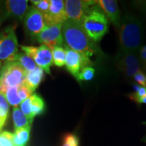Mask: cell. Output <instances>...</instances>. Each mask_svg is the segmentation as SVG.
Wrapping results in <instances>:
<instances>
[{"instance_id": "52a82bcc", "label": "cell", "mask_w": 146, "mask_h": 146, "mask_svg": "<svg viewBox=\"0 0 146 146\" xmlns=\"http://www.w3.org/2000/svg\"><path fill=\"white\" fill-rule=\"evenodd\" d=\"M62 24L53 25H45L42 31L36 36V41L52 50L57 46H63Z\"/></svg>"}, {"instance_id": "4dcf8cb0", "label": "cell", "mask_w": 146, "mask_h": 146, "mask_svg": "<svg viewBox=\"0 0 146 146\" xmlns=\"http://www.w3.org/2000/svg\"><path fill=\"white\" fill-rule=\"evenodd\" d=\"M138 104H146V95L144 97H143V98H141L139 100Z\"/></svg>"}, {"instance_id": "277c9868", "label": "cell", "mask_w": 146, "mask_h": 146, "mask_svg": "<svg viewBox=\"0 0 146 146\" xmlns=\"http://www.w3.org/2000/svg\"><path fill=\"white\" fill-rule=\"evenodd\" d=\"M27 72L17 61L4 64L0 69V93L4 95L10 87L23 85Z\"/></svg>"}, {"instance_id": "cb8c5ba5", "label": "cell", "mask_w": 146, "mask_h": 146, "mask_svg": "<svg viewBox=\"0 0 146 146\" xmlns=\"http://www.w3.org/2000/svg\"><path fill=\"white\" fill-rule=\"evenodd\" d=\"M0 146H16L14 141V133L9 131H0Z\"/></svg>"}, {"instance_id": "30bf717a", "label": "cell", "mask_w": 146, "mask_h": 146, "mask_svg": "<svg viewBox=\"0 0 146 146\" xmlns=\"http://www.w3.org/2000/svg\"><path fill=\"white\" fill-rule=\"evenodd\" d=\"M23 21L27 33L35 39L45 27L43 14L34 6L29 8Z\"/></svg>"}, {"instance_id": "f1b7e54d", "label": "cell", "mask_w": 146, "mask_h": 146, "mask_svg": "<svg viewBox=\"0 0 146 146\" xmlns=\"http://www.w3.org/2000/svg\"><path fill=\"white\" fill-rule=\"evenodd\" d=\"M146 95V87H141L137 91H135V92L132 93L129 95V97L130 98V99L133 101L137 103L139 100L141 98H143Z\"/></svg>"}, {"instance_id": "ac0fdd59", "label": "cell", "mask_w": 146, "mask_h": 146, "mask_svg": "<svg viewBox=\"0 0 146 146\" xmlns=\"http://www.w3.org/2000/svg\"><path fill=\"white\" fill-rule=\"evenodd\" d=\"M31 127H25L15 130L14 133V141L16 146H27L30 139Z\"/></svg>"}, {"instance_id": "603a6c76", "label": "cell", "mask_w": 146, "mask_h": 146, "mask_svg": "<svg viewBox=\"0 0 146 146\" xmlns=\"http://www.w3.org/2000/svg\"><path fill=\"white\" fill-rule=\"evenodd\" d=\"M95 69L91 66H85L81 69L78 76V81H91L95 76Z\"/></svg>"}, {"instance_id": "44dd1931", "label": "cell", "mask_w": 146, "mask_h": 146, "mask_svg": "<svg viewBox=\"0 0 146 146\" xmlns=\"http://www.w3.org/2000/svg\"><path fill=\"white\" fill-rule=\"evenodd\" d=\"M18 87H10L7 89L4 94L5 98L9 105L12 106L13 108L18 107V106L23 102L18 95Z\"/></svg>"}, {"instance_id": "8992f818", "label": "cell", "mask_w": 146, "mask_h": 146, "mask_svg": "<svg viewBox=\"0 0 146 146\" xmlns=\"http://www.w3.org/2000/svg\"><path fill=\"white\" fill-rule=\"evenodd\" d=\"M21 50L25 54L31 58L37 66L43 69V71L50 74V68L53 65L52 50L44 45L39 47L22 45Z\"/></svg>"}, {"instance_id": "9a60e30c", "label": "cell", "mask_w": 146, "mask_h": 146, "mask_svg": "<svg viewBox=\"0 0 146 146\" xmlns=\"http://www.w3.org/2000/svg\"><path fill=\"white\" fill-rule=\"evenodd\" d=\"M43 78H44V71L38 66L34 70L27 73L24 84L31 91L34 92L43 81Z\"/></svg>"}, {"instance_id": "7a4b0ae2", "label": "cell", "mask_w": 146, "mask_h": 146, "mask_svg": "<svg viewBox=\"0 0 146 146\" xmlns=\"http://www.w3.org/2000/svg\"><path fill=\"white\" fill-rule=\"evenodd\" d=\"M118 29V54L138 52L143 40V27L141 20L135 15L127 14L120 21Z\"/></svg>"}, {"instance_id": "ba28073f", "label": "cell", "mask_w": 146, "mask_h": 146, "mask_svg": "<svg viewBox=\"0 0 146 146\" xmlns=\"http://www.w3.org/2000/svg\"><path fill=\"white\" fill-rule=\"evenodd\" d=\"M116 66L118 70L128 77H133L135 74L142 70L141 69L138 52H126L118 54Z\"/></svg>"}, {"instance_id": "6da1fadb", "label": "cell", "mask_w": 146, "mask_h": 146, "mask_svg": "<svg viewBox=\"0 0 146 146\" xmlns=\"http://www.w3.org/2000/svg\"><path fill=\"white\" fill-rule=\"evenodd\" d=\"M62 31L65 45L81 56L83 68L92 65L91 58L96 51L95 43L85 33L81 23L67 20L62 24Z\"/></svg>"}, {"instance_id": "ffe728a7", "label": "cell", "mask_w": 146, "mask_h": 146, "mask_svg": "<svg viewBox=\"0 0 146 146\" xmlns=\"http://www.w3.org/2000/svg\"><path fill=\"white\" fill-rule=\"evenodd\" d=\"M53 64L56 66L62 67L65 65L66 50L64 46H57L52 50Z\"/></svg>"}, {"instance_id": "d6a6232c", "label": "cell", "mask_w": 146, "mask_h": 146, "mask_svg": "<svg viewBox=\"0 0 146 146\" xmlns=\"http://www.w3.org/2000/svg\"><path fill=\"white\" fill-rule=\"evenodd\" d=\"M143 124H144V125H146V122H145V123H143ZM144 141H145L146 142V136H145V139H144Z\"/></svg>"}, {"instance_id": "4316f807", "label": "cell", "mask_w": 146, "mask_h": 146, "mask_svg": "<svg viewBox=\"0 0 146 146\" xmlns=\"http://www.w3.org/2000/svg\"><path fill=\"white\" fill-rule=\"evenodd\" d=\"M62 146H78V139L74 134L69 133L64 137Z\"/></svg>"}, {"instance_id": "1f68e13d", "label": "cell", "mask_w": 146, "mask_h": 146, "mask_svg": "<svg viewBox=\"0 0 146 146\" xmlns=\"http://www.w3.org/2000/svg\"><path fill=\"white\" fill-rule=\"evenodd\" d=\"M4 125H5V124L3 123L1 120H0V131H1V129H2V128H3V126H4Z\"/></svg>"}, {"instance_id": "3957f363", "label": "cell", "mask_w": 146, "mask_h": 146, "mask_svg": "<svg viewBox=\"0 0 146 146\" xmlns=\"http://www.w3.org/2000/svg\"><path fill=\"white\" fill-rule=\"evenodd\" d=\"M81 25L85 33L94 43L101 41L108 31V20L97 4L88 9Z\"/></svg>"}, {"instance_id": "7c38bea8", "label": "cell", "mask_w": 146, "mask_h": 146, "mask_svg": "<svg viewBox=\"0 0 146 146\" xmlns=\"http://www.w3.org/2000/svg\"><path fill=\"white\" fill-rule=\"evenodd\" d=\"M96 2L103 11L108 20H110L113 25L118 29L121 18L117 1L114 0H98Z\"/></svg>"}, {"instance_id": "f546056e", "label": "cell", "mask_w": 146, "mask_h": 146, "mask_svg": "<svg viewBox=\"0 0 146 146\" xmlns=\"http://www.w3.org/2000/svg\"><path fill=\"white\" fill-rule=\"evenodd\" d=\"M133 78L135 80V81L139 84V85L146 87V74L143 71L141 70L138 72L133 76Z\"/></svg>"}, {"instance_id": "d4e9b609", "label": "cell", "mask_w": 146, "mask_h": 146, "mask_svg": "<svg viewBox=\"0 0 146 146\" xmlns=\"http://www.w3.org/2000/svg\"><path fill=\"white\" fill-rule=\"evenodd\" d=\"M34 7L36 10H39L43 16L47 14L50 9V0H37V1H31Z\"/></svg>"}, {"instance_id": "8fae6325", "label": "cell", "mask_w": 146, "mask_h": 146, "mask_svg": "<svg viewBox=\"0 0 146 146\" xmlns=\"http://www.w3.org/2000/svg\"><path fill=\"white\" fill-rule=\"evenodd\" d=\"M45 25L63 24L68 20L66 14L64 1L62 0H50L48 12L43 16Z\"/></svg>"}, {"instance_id": "484cf974", "label": "cell", "mask_w": 146, "mask_h": 146, "mask_svg": "<svg viewBox=\"0 0 146 146\" xmlns=\"http://www.w3.org/2000/svg\"><path fill=\"white\" fill-rule=\"evenodd\" d=\"M33 91H31L25 84L19 85L18 87V95L19 98H21L22 102L24 100L28 99L33 95Z\"/></svg>"}, {"instance_id": "7402d4cb", "label": "cell", "mask_w": 146, "mask_h": 146, "mask_svg": "<svg viewBox=\"0 0 146 146\" xmlns=\"http://www.w3.org/2000/svg\"><path fill=\"white\" fill-rule=\"evenodd\" d=\"M9 106L4 95L0 93V120L4 124L8 116Z\"/></svg>"}, {"instance_id": "d6986e66", "label": "cell", "mask_w": 146, "mask_h": 146, "mask_svg": "<svg viewBox=\"0 0 146 146\" xmlns=\"http://www.w3.org/2000/svg\"><path fill=\"white\" fill-rule=\"evenodd\" d=\"M15 61H17L27 72H31L38 67L31 58L23 52L18 53L15 57Z\"/></svg>"}, {"instance_id": "2e32d148", "label": "cell", "mask_w": 146, "mask_h": 146, "mask_svg": "<svg viewBox=\"0 0 146 146\" xmlns=\"http://www.w3.org/2000/svg\"><path fill=\"white\" fill-rule=\"evenodd\" d=\"M12 118H13L14 126L15 130L25 127H31L33 122L23 114L21 109L18 107L13 108L12 112Z\"/></svg>"}, {"instance_id": "5bb4252c", "label": "cell", "mask_w": 146, "mask_h": 146, "mask_svg": "<svg viewBox=\"0 0 146 146\" xmlns=\"http://www.w3.org/2000/svg\"><path fill=\"white\" fill-rule=\"evenodd\" d=\"M7 13L12 17L23 20L29 10L27 0H9L5 2Z\"/></svg>"}, {"instance_id": "83f0119b", "label": "cell", "mask_w": 146, "mask_h": 146, "mask_svg": "<svg viewBox=\"0 0 146 146\" xmlns=\"http://www.w3.org/2000/svg\"><path fill=\"white\" fill-rule=\"evenodd\" d=\"M139 59L141 68L146 70V45H142L138 51Z\"/></svg>"}, {"instance_id": "5b68a950", "label": "cell", "mask_w": 146, "mask_h": 146, "mask_svg": "<svg viewBox=\"0 0 146 146\" xmlns=\"http://www.w3.org/2000/svg\"><path fill=\"white\" fill-rule=\"evenodd\" d=\"M18 53L15 27H9L0 35V69L4 64L14 61Z\"/></svg>"}, {"instance_id": "9c48e42d", "label": "cell", "mask_w": 146, "mask_h": 146, "mask_svg": "<svg viewBox=\"0 0 146 146\" xmlns=\"http://www.w3.org/2000/svg\"><path fill=\"white\" fill-rule=\"evenodd\" d=\"M96 4V1L91 0H66L64 1V6L67 18L81 23L88 9Z\"/></svg>"}, {"instance_id": "4fadbf2b", "label": "cell", "mask_w": 146, "mask_h": 146, "mask_svg": "<svg viewBox=\"0 0 146 146\" xmlns=\"http://www.w3.org/2000/svg\"><path fill=\"white\" fill-rule=\"evenodd\" d=\"M64 47L66 50L65 65L67 70L77 80L78 76L83 68V60L80 54L75 51L71 50L65 44Z\"/></svg>"}, {"instance_id": "e0dca14e", "label": "cell", "mask_w": 146, "mask_h": 146, "mask_svg": "<svg viewBox=\"0 0 146 146\" xmlns=\"http://www.w3.org/2000/svg\"><path fill=\"white\" fill-rule=\"evenodd\" d=\"M29 99L32 116L34 118L36 116L41 114L44 112L45 102L41 96L36 94H33Z\"/></svg>"}]
</instances>
